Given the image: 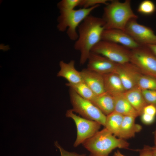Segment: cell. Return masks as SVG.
Here are the masks:
<instances>
[{
  "label": "cell",
  "instance_id": "obj_21",
  "mask_svg": "<svg viewBox=\"0 0 156 156\" xmlns=\"http://www.w3.org/2000/svg\"><path fill=\"white\" fill-rule=\"evenodd\" d=\"M66 85L73 90L81 97L90 101H91L96 95L83 81L75 84L68 83Z\"/></svg>",
  "mask_w": 156,
  "mask_h": 156
},
{
  "label": "cell",
  "instance_id": "obj_24",
  "mask_svg": "<svg viewBox=\"0 0 156 156\" xmlns=\"http://www.w3.org/2000/svg\"><path fill=\"white\" fill-rule=\"evenodd\" d=\"M81 0H63L60 1L57 6L60 12L72 10L79 6Z\"/></svg>",
  "mask_w": 156,
  "mask_h": 156
},
{
  "label": "cell",
  "instance_id": "obj_12",
  "mask_svg": "<svg viewBox=\"0 0 156 156\" xmlns=\"http://www.w3.org/2000/svg\"><path fill=\"white\" fill-rule=\"evenodd\" d=\"M101 40L121 45L130 50L140 46L125 31L118 29H105Z\"/></svg>",
  "mask_w": 156,
  "mask_h": 156
},
{
  "label": "cell",
  "instance_id": "obj_26",
  "mask_svg": "<svg viewBox=\"0 0 156 156\" xmlns=\"http://www.w3.org/2000/svg\"><path fill=\"white\" fill-rule=\"evenodd\" d=\"M108 0H81L79 6L83 8H87L101 4L107 5Z\"/></svg>",
  "mask_w": 156,
  "mask_h": 156
},
{
  "label": "cell",
  "instance_id": "obj_5",
  "mask_svg": "<svg viewBox=\"0 0 156 156\" xmlns=\"http://www.w3.org/2000/svg\"><path fill=\"white\" fill-rule=\"evenodd\" d=\"M70 99L74 112L83 117L99 123L105 127L106 116L91 101L79 96L73 90H69Z\"/></svg>",
  "mask_w": 156,
  "mask_h": 156
},
{
  "label": "cell",
  "instance_id": "obj_14",
  "mask_svg": "<svg viewBox=\"0 0 156 156\" xmlns=\"http://www.w3.org/2000/svg\"><path fill=\"white\" fill-rule=\"evenodd\" d=\"M75 64L74 60H71L68 63L60 61V70L58 73L57 76L64 78L69 83L75 84L83 81L80 72L76 69Z\"/></svg>",
  "mask_w": 156,
  "mask_h": 156
},
{
  "label": "cell",
  "instance_id": "obj_2",
  "mask_svg": "<svg viewBox=\"0 0 156 156\" xmlns=\"http://www.w3.org/2000/svg\"><path fill=\"white\" fill-rule=\"evenodd\" d=\"M102 18L105 29H118L125 31L128 22L132 19H137L138 16L131 8L130 0L122 2L112 0L104 7Z\"/></svg>",
  "mask_w": 156,
  "mask_h": 156
},
{
  "label": "cell",
  "instance_id": "obj_1",
  "mask_svg": "<svg viewBox=\"0 0 156 156\" xmlns=\"http://www.w3.org/2000/svg\"><path fill=\"white\" fill-rule=\"evenodd\" d=\"M104 25L102 18L90 14L78 27V38L74 48L80 52V64L83 65L88 61L92 49L101 40Z\"/></svg>",
  "mask_w": 156,
  "mask_h": 156
},
{
  "label": "cell",
  "instance_id": "obj_36",
  "mask_svg": "<svg viewBox=\"0 0 156 156\" xmlns=\"http://www.w3.org/2000/svg\"><path fill=\"white\" fill-rule=\"evenodd\" d=\"M113 156H115L114 155Z\"/></svg>",
  "mask_w": 156,
  "mask_h": 156
},
{
  "label": "cell",
  "instance_id": "obj_18",
  "mask_svg": "<svg viewBox=\"0 0 156 156\" xmlns=\"http://www.w3.org/2000/svg\"><path fill=\"white\" fill-rule=\"evenodd\" d=\"M114 111L123 116H131L136 118L140 116L132 107L124 96L123 93L114 96Z\"/></svg>",
  "mask_w": 156,
  "mask_h": 156
},
{
  "label": "cell",
  "instance_id": "obj_22",
  "mask_svg": "<svg viewBox=\"0 0 156 156\" xmlns=\"http://www.w3.org/2000/svg\"><path fill=\"white\" fill-rule=\"evenodd\" d=\"M136 85L142 90H156V78L141 73L137 77Z\"/></svg>",
  "mask_w": 156,
  "mask_h": 156
},
{
  "label": "cell",
  "instance_id": "obj_25",
  "mask_svg": "<svg viewBox=\"0 0 156 156\" xmlns=\"http://www.w3.org/2000/svg\"><path fill=\"white\" fill-rule=\"evenodd\" d=\"M143 97L148 104L153 105L156 107V90H142Z\"/></svg>",
  "mask_w": 156,
  "mask_h": 156
},
{
  "label": "cell",
  "instance_id": "obj_9",
  "mask_svg": "<svg viewBox=\"0 0 156 156\" xmlns=\"http://www.w3.org/2000/svg\"><path fill=\"white\" fill-rule=\"evenodd\" d=\"M125 31L140 46L156 44V35L153 30L138 23L137 19L128 22Z\"/></svg>",
  "mask_w": 156,
  "mask_h": 156
},
{
  "label": "cell",
  "instance_id": "obj_17",
  "mask_svg": "<svg viewBox=\"0 0 156 156\" xmlns=\"http://www.w3.org/2000/svg\"><path fill=\"white\" fill-rule=\"evenodd\" d=\"M123 94L128 101L140 116L144 107L148 105L143 97L142 90L136 86L126 91Z\"/></svg>",
  "mask_w": 156,
  "mask_h": 156
},
{
  "label": "cell",
  "instance_id": "obj_34",
  "mask_svg": "<svg viewBox=\"0 0 156 156\" xmlns=\"http://www.w3.org/2000/svg\"><path fill=\"white\" fill-rule=\"evenodd\" d=\"M154 144L155 146H156V129L154 133Z\"/></svg>",
  "mask_w": 156,
  "mask_h": 156
},
{
  "label": "cell",
  "instance_id": "obj_31",
  "mask_svg": "<svg viewBox=\"0 0 156 156\" xmlns=\"http://www.w3.org/2000/svg\"><path fill=\"white\" fill-rule=\"evenodd\" d=\"M156 57V44L146 45Z\"/></svg>",
  "mask_w": 156,
  "mask_h": 156
},
{
  "label": "cell",
  "instance_id": "obj_19",
  "mask_svg": "<svg viewBox=\"0 0 156 156\" xmlns=\"http://www.w3.org/2000/svg\"><path fill=\"white\" fill-rule=\"evenodd\" d=\"M91 101L106 116L114 111V97L106 92L96 95Z\"/></svg>",
  "mask_w": 156,
  "mask_h": 156
},
{
  "label": "cell",
  "instance_id": "obj_11",
  "mask_svg": "<svg viewBox=\"0 0 156 156\" xmlns=\"http://www.w3.org/2000/svg\"><path fill=\"white\" fill-rule=\"evenodd\" d=\"M87 68L101 75L114 72L118 64L99 54L91 52Z\"/></svg>",
  "mask_w": 156,
  "mask_h": 156
},
{
  "label": "cell",
  "instance_id": "obj_13",
  "mask_svg": "<svg viewBox=\"0 0 156 156\" xmlns=\"http://www.w3.org/2000/svg\"><path fill=\"white\" fill-rule=\"evenodd\" d=\"M80 72L83 81L95 95H98L105 92L102 75L87 68Z\"/></svg>",
  "mask_w": 156,
  "mask_h": 156
},
{
  "label": "cell",
  "instance_id": "obj_7",
  "mask_svg": "<svg viewBox=\"0 0 156 156\" xmlns=\"http://www.w3.org/2000/svg\"><path fill=\"white\" fill-rule=\"evenodd\" d=\"M131 50L121 45L101 40L91 52L101 55L117 64H122L130 62Z\"/></svg>",
  "mask_w": 156,
  "mask_h": 156
},
{
  "label": "cell",
  "instance_id": "obj_6",
  "mask_svg": "<svg viewBox=\"0 0 156 156\" xmlns=\"http://www.w3.org/2000/svg\"><path fill=\"white\" fill-rule=\"evenodd\" d=\"M129 62L142 74L156 78V57L147 46L131 50Z\"/></svg>",
  "mask_w": 156,
  "mask_h": 156
},
{
  "label": "cell",
  "instance_id": "obj_30",
  "mask_svg": "<svg viewBox=\"0 0 156 156\" xmlns=\"http://www.w3.org/2000/svg\"><path fill=\"white\" fill-rule=\"evenodd\" d=\"M142 113L155 116L156 107L153 105L148 104L144 107Z\"/></svg>",
  "mask_w": 156,
  "mask_h": 156
},
{
  "label": "cell",
  "instance_id": "obj_29",
  "mask_svg": "<svg viewBox=\"0 0 156 156\" xmlns=\"http://www.w3.org/2000/svg\"><path fill=\"white\" fill-rule=\"evenodd\" d=\"M138 151L139 152V156H153L152 147L148 145H145L142 149Z\"/></svg>",
  "mask_w": 156,
  "mask_h": 156
},
{
  "label": "cell",
  "instance_id": "obj_8",
  "mask_svg": "<svg viewBox=\"0 0 156 156\" xmlns=\"http://www.w3.org/2000/svg\"><path fill=\"white\" fill-rule=\"evenodd\" d=\"M66 115L73 120L76 127L77 136L73 144L75 147L93 136L99 131L101 125L96 121L77 115L72 109L66 111Z\"/></svg>",
  "mask_w": 156,
  "mask_h": 156
},
{
  "label": "cell",
  "instance_id": "obj_4",
  "mask_svg": "<svg viewBox=\"0 0 156 156\" xmlns=\"http://www.w3.org/2000/svg\"><path fill=\"white\" fill-rule=\"evenodd\" d=\"M100 5L87 8H82L78 9L60 12L58 18L57 28L62 32L67 29V34L70 39L76 41L78 38L77 29L83 20L94 9Z\"/></svg>",
  "mask_w": 156,
  "mask_h": 156
},
{
  "label": "cell",
  "instance_id": "obj_23",
  "mask_svg": "<svg viewBox=\"0 0 156 156\" xmlns=\"http://www.w3.org/2000/svg\"><path fill=\"white\" fill-rule=\"evenodd\" d=\"M155 10V5L153 1L149 0H145L139 4L137 11L142 14L149 15L154 13Z\"/></svg>",
  "mask_w": 156,
  "mask_h": 156
},
{
  "label": "cell",
  "instance_id": "obj_10",
  "mask_svg": "<svg viewBox=\"0 0 156 156\" xmlns=\"http://www.w3.org/2000/svg\"><path fill=\"white\" fill-rule=\"evenodd\" d=\"M114 72L118 75L126 91L137 86V78L141 73L130 62L118 64Z\"/></svg>",
  "mask_w": 156,
  "mask_h": 156
},
{
  "label": "cell",
  "instance_id": "obj_3",
  "mask_svg": "<svg viewBox=\"0 0 156 156\" xmlns=\"http://www.w3.org/2000/svg\"><path fill=\"white\" fill-rule=\"evenodd\" d=\"M82 144L92 156H109L114 149H127L129 145L125 140L117 138L105 128Z\"/></svg>",
  "mask_w": 156,
  "mask_h": 156
},
{
  "label": "cell",
  "instance_id": "obj_32",
  "mask_svg": "<svg viewBox=\"0 0 156 156\" xmlns=\"http://www.w3.org/2000/svg\"><path fill=\"white\" fill-rule=\"evenodd\" d=\"M114 155L115 156H126L122 154L119 151L117 150L114 153Z\"/></svg>",
  "mask_w": 156,
  "mask_h": 156
},
{
  "label": "cell",
  "instance_id": "obj_28",
  "mask_svg": "<svg viewBox=\"0 0 156 156\" xmlns=\"http://www.w3.org/2000/svg\"><path fill=\"white\" fill-rule=\"evenodd\" d=\"M141 120L144 124L146 125H150L152 124L154 121L155 116H153L142 113L140 115Z\"/></svg>",
  "mask_w": 156,
  "mask_h": 156
},
{
  "label": "cell",
  "instance_id": "obj_35",
  "mask_svg": "<svg viewBox=\"0 0 156 156\" xmlns=\"http://www.w3.org/2000/svg\"><path fill=\"white\" fill-rule=\"evenodd\" d=\"M90 156H92V155H90Z\"/></svg>",
  "mask_w": 156,
  "mask_h": 156
},
{
  "label": "cell",
  "instance_id": "obj_15",
  "mask_svg": "<svg viewBox=\"0 0 156 156\" xmlns=\"http://www.w3.org/2000/svg\"><path fill=\"white\" fill-rule=\"evenodd\" d=\"M136 118L124 116L118 138L125 140L133 137L142 130V126L135 123Z\"/></svg>",
  "mask_w": 156,
  "mask_h": 156
},
{
  "label": "cell",
  "instance_id": "obj_27",
  "mask_svg": "<svg viewBox=\"0 0 156 156\" xmlns=\"http://www.w3.org/2000/svg\"><path fill=\"white\" fill-rule=\"evenodd\" d=\"M55 145L60 151L61 156H86L85 154H80L74 152H69L64 149L58 144L57 141L55 142Z\"/></svg>",
  "mask_w": 156,
  "mask_h": 156
},
{
  "label": "cell",
  "instance_id": "obj_20",
  "mask_svg": "<svg viewBox=\"0 0 156 156\" xmlns=\"http://www.w3.org/2000/svg\"><path fill=\"white\" fill-rule=\"evenodd\" d=\"M124 116L114 111L106 116L105 128L118 137Z\"/></svg>",
  "mask_w": 156,
  "mask_h": 156
},
{
  "label": "cell",
  "instance_id": "obj_33",
  "mask_svg": "<svg viewBox=\"0 0 156 156\" xmlns=\"http://www.w3.org/2000/svg\"><path fill=\"white\" fill-rule=\"evenodd\" d=\"M152 151L153 156H156V146L152 147Z\"/></svg>",
  "mask_w": 156,
  "mask_h": 156
},
{
  "label": "cell",
  "instance_id": "obj_16",
  "mask_svg": "<svg viewBox=\"0 0 156 156\" xmlns=\"http://www.w3.org/2000/svg\"><path fill=\"white\" fill-rule=\"evenodd\" d=\"M102 75L105 92L114 96L126 91L117 73L112 72Z\"/></svg>",
  "mask_w": 156,
  "mask_h": 156
}]
</instances>
